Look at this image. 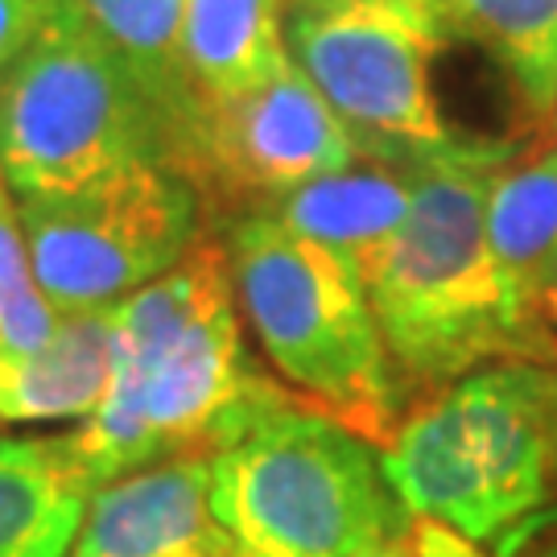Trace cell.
Here are the masks:
<instances>
[{
    "label": "cell",
    "mask_w": 557,
    "mask_h": 557,
    "mask_svg": "<svg viewBox=\"0 0 557 557\" xmlns=\"http://www.w3.org/2000/svg\"><path fill=\"white\" fill-rule=\"evenodd\" d=\"M363 557H368V554H363Z\"/></svg>",
    "instance_id": "cell-24"
},
{
    "label": "cell",
    "mask_w": 557,
    "mask_h": 557,
    "mask_svg": "<svg viewBox=\"0 0 557 557\" xmlns=\"http://www.w3.org/2000/svg\"><path fill=\"white\" fill-rule=\"evenodd\" d=\"M541 314H545V322H549V331L557 335V294H554L549 301H545V310H541Z\"/></svg>",
    "instance_id": "cell-21"
},
{
    "label": "cell",
    "mask_w": 557,
    "mask_h": 557,
    "mask_svg": "<svg viewBox=\"0 0 557 557\" xmlns=\"http://www.w3.org/2000/svg\"><path fill=\"white\" fill-rule=\"evenodd\" d=\"M96 38L116 54L140 96L153 103L170 133V170L178 174L182 149L195 124V91L182 62V13L186 0H66Z\"/></svg>",
    "instance_id": "cell-14"
},
{
    "label": "cell",
    "mask_w": 557,
    "mask_h": 557,
    "mask_svg": "<svg viewBox=\"0 0 557 557\" xmlns=\"http://www.w3.org/2000/svg\"><path fill=\"white\" fill-rule=\"evenodd\" d=\"M71 557H236L211 508V455H178L96 487Z\"/></svg>",
    "instance_id": "cell-10"
},
{
    "label": "cell",
    "mask_w": 557,
    "mask_h": 557,
    "mask_svg": "<svg viewBox=\"0 0 557 557\" xmlns=\"http://www.w3.org/2000/svg\"><path fill=\"white\" fill-rule=\"evenodd\" d=\"M549 124H554V137H557V103H554V116H549Z\"/></svg>",
    "instance_id": "cell-22"
},
{
    "label": "cell",
    "mask_w": 557,
    "mask_h": 557,
    "mask_svg": "<svg viewBox=\"0 0 557 557\" xmlns=\"http://www.w3.org/2000/svg\"><path fill=\"white\" fill-rule=\"evenodd\" d=\"M359 158L356 133L289 59L257 91L199 103L178 174L199 190L202 211H220L232 223L264 215L289 190Z\"/></svg>",
    "instance_id": "cell-9"
},
{
    "label": "cell",
    "mask_w": 557,
    "mask_h": 557,
    "mask_svg": "<svg viewBox=\"0 0 557 557\" xmlns=\"http://www.w3.org/2000/svg\"><path fill=\"white\" fill-rule=\"evenodd\" d=\"M50 0H0V75L21 59V50L34 41Z\"/></svg>",
    "instance_id": "cell-20"
},
{
    "label": "cell",
    "mask_w": 557,
    "mask_h": 557,
    "mask_svg": "<svg viewBox=\"0 0 557 557\" xmlns=\"http://www.w3.org/2000/svg\"><path fill=\"white\" fill-rule=\"evenodd\" d=\"M508 158L512 149L418 161L409 215L359 277L405 409L487 363H557V335L517 298L487 239V190Z\"/></svg>",
    "instance_id": "cell-2"
},
{
    "label": "cell",
    "mask_w": 557,
    "mask_h": 557,
    "mask_svg": "<svg viewBox=\"0 0 557 557\" xmlns=\"http://www.w3.org/2000/svg\"><path fill=\"white\" fill-rule=\"evenodd\" d=\"M59 319L62 310L46 298L34 273L17 195L0 178V359L34 356Z\"/></svg>",
    "instance_id": "cell-18"
},
{
    "label": "cell",
    "mask_w": 557,
    "mask_h": 557,
    "mask_svg": "<svg viewBox=\"0 0 557 557\" xmlns=\"http://www.w3.org/2000/svg\"><path fill=\"white\" fill-rule=\"evenodd\" d=\"M96 487L71 434L0 438V557H71Z\"/></svg>",
    "instance_id": "cell-12"
},
{
    "label": "cell",
    "mask_w": 557,
    "mask_h": 557,
    "mask_svg": "<svg viewBox=\"0 0 557 557\" xmlns=\"http://www.w3.org/2000/svg\"><path fill=\"white\" fill-rule=\"evenodd\" d=\"M294 405L306 400L248 347L223 236H202L182 264L116 306L112 393L71 438L108 483L165 458L220 455Z\"/></svg>",
    "instance_id": "cell-1"
},
{
    "label": "cell",
    "mask_w": 557,
    "mask_h": 557,
    "mask_svg": "<svg viewBox=\"0 0 557 557\" xmlns=\"http://www.w3.org/2000/svg\"><path fill=\"white\" fill-rule=\"evenodd\" d=\"M418 161L363 158L277 199L264 215L343 257L359 277L393 244L413 202Z\"/></svg>",
    "instance_id": "cell-11"
},
{
    "label": "cell",
    "mask_w": 557,
    "mask_h": 557,
    "mask_svg": "<svg viewBox=\"0 0 557 557\" xmlns=\"http://www.w3.org/2000/svg\"><path fill=\"white\" fill-rule=\"evenodd\" d=\"M182 62L195 103L257 91L289 62L285 0H186Z\"/></svg>",
    "instance_id": "cell-15"
},
{
    "label": "cell",
    "mask_w": 557,
    "mask_h": 557,
    "mask_svg": "<svg viewBox=\"0 0 557 557\" xmlns=\"http://www.w3.org/2000/svg\"><path fill=\"white\" fill-rule=\"evenodd\" d=\"M380 462L409 517L504 549L557 499V363L504 359L413 400Z\"/></svg>",
    "instance_id": "cell-3"
},
{
    "label": "cell",
    "mask_w": 557,
    "mask_h": 557,
    "mask_svg": "<svg viewBox=\"0 0 557 557\" xmlns=\"http://www.w3.org/2000/svg\"><path fill=\"white\" fill-rule=\"evenodd\" d=\"M368 557H487V554H483V545L467 541L462 533L446 529L438 520L409 517V524L400 529L397 537H388Z\"/></svg>",
    "instance_id": "cell-19"
},
{
    "label": "cell",
    "mask_w": 557,
    "mask_h": 557,
    "mask_svg": "<svg viewBox=\"0 0 557 557\" xmlns=\"http://www.w3.org/2000/svg\"><path fill=\"white\" fill-rule=\"evenodd\" d=\"M133 165L170 170V133L87 21L50 0L34 41L0 75V178L34 199Z\"/></svg>",
    "instance_id": "cell-6"
},
{
    "label": "cell",
    "mask_w": 557,
    "mask_h": 557,
    "mask_svg": "<svg viewBox=\"0 0 557 557\" xmlns=\"http://www.w3.org/2000/svg\"><path fill=\"white\" fill-rule=\"evenodd\" d=\"M487 239L517 298L541 314L557 294V145L496 170L487 190Z\"/></svg>",
    "instance_id": "cell-16"
},
{
    "label": "cell",
    "mask_w": 557,
    "mask_h": 557,
    "mask_svg": "<svg viewBox=\"0 0 557 557\" xmlns=\"http://www.w3.org/2000/svg\"><path fill=\"white\" fill-rule=\"evenodd\" d=\"M211 508L236 557H363L409 524L376 446L306 405L211 455Z\"/></svg>",
    "instance_id": "cell-5"
},
{
    "label": "cell",
    "mask_w": 557,
    "mask_h": 557,
    "mask_svg": "<svg viewBox=\"0 0 557 557\" xmlns=\"http://www.w3.org/2000/svg\"><path fill=\"white\" fill-rule=\"evenodd\" d=\"M116 376V306L62 314L34 356L0 359V421H87Z\"/></svg>",
    "instance_id": "cell-13"
},
{
    "label": "cell",
    "mask_w": 557,
    "mask_h": 557,
    "mask_svg": "<svg viewBox=\"0 0 557 557\" xmlns=\"http://www.w3.org/2000/svg\"><path fill=\"white\" fill-rule=\"evenodd\" d=\"M223 248L273 376L380 450L405 418V393L356 269L273 215L232 220Z\"/></svg>",
    "instance_id": "cell-4"
},
{
    "label": "cell",
    "mask_w": 557,
    "mask_h": 557,
    "mask_svg": "<svg viewBox=\"0 0 557 557\" xmlns=\"http://www.w3.org/2000/svg\"><path fill=\"white\" fill-rule=\"evenodd\" d=\"M446 41L434 0H285V46L368 158L430 161L512 149L458 137L434 91Z\"/></svg>",
    "instance_id": "cell-7"
},
{
    "label": "cell",
    "mask_w": 557,
    "mask_h": 557,
    "mask_svg": "<svg viewBox=\"0 0 557 557\" xmlns=\"http://www.w3.org/2000/svg\"><path fill=\"white\" fill-rule=\"evenodd\" d=\"M549 557H557V545H554V549H549Z\"/></svg>",
    "instance_id": "cell-23"
},
{
    "label": "cell",
    "mask_w": 557,
    "mask_h": 557,
    "mask_svg": "<svg viewBox=\"0 0 557 557\" xmlns=\"http://www.w3.org/2000/svg\"><path fill=\"white\" fill-rule=\"evenodd\" d=\"M458 41L479 46L512 79L533 116L557 103V0H434Z\"/></svg>",
    "instance_id": "cell-17"
},
{
    "label": "cell",
    "mask_w": 557,
    "mask_h": 557,
    "mask_svg": "<svg viewBox=\"0 0 557 557\" xmlns=\"http://www.w3.org/2000/svg\"><path fill=\"white\" fill-rule=\"evenodd\" d=\"M17 207L38 285L62 314L133 298L186 260L207 223L199 190L165 165H133Z\"/></svg>",
    "instance_id": "cell-8"
}]
</instances>
